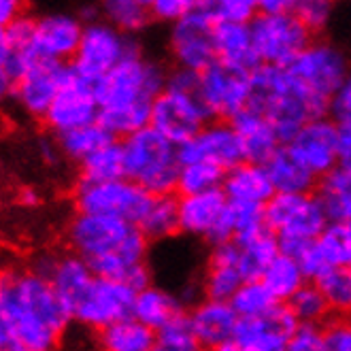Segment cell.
<instances>
[{
    "instance_id": "obj_1",
    "label": "cell",
    "mask_w": 351,
    "mask_h": 351,
    "mask_svg": "<svg viewBox=\"0 0 351 351\" xmlns=\"http://www.w3.org/2000/svg\"><path fill=\"white\" fill-rule=\"evenodd\" d=\"M169 73L171 69L143 53V49L128 56L96 84L100 102L98 123L115 141H126L149 128L154 100L167 90Z\"/></svg>"
},
{
    "instance_id": "obj_2",
    "label": "cell",
    "mask_w": 351,
    "mask_h": 351,
    "mask_svg": "<svg viewBox=\"0 0 351 351\" xmlns=\"http://www.w3.org/2000/svg\"><path fill=\"white\" fill-rule=\"evenodd\" d=\"M64 243L90 264L96 277L113 281H123L134 266L145 264L152 250L136 223L77 211L64 226Z\"/></svg>"
},
{
    "instance_id": "obj_3",
    "label": "cell",
    "mask_w": 351,
    "mask_h": 351,
    "mask_svg": "<svg viewBox=\"0 0 351 351\" xmlns=\"http://www.w3.org/2000/svg\"><path fill=\"white\" fill-rule=\"evenodd\" d=\"M250 107L273 123L281 145H290L308 121L328 117L330 102L300 86L283 66H258Z\"/></svg>"
},
{
    "instance_id": "obj_4",
    "label": "cell",
    "mask_w": 351,
    "mask_h": 351,
    "mask_svg": "<svg viewBox=\"0 0 351 351\" xmlns=\"http://www.w3.org/2000/svg\"><path fill=\"white\" fill-rule=\"evenodd\" d=\"M264 217L266 226L279 241V252L294 260H298L322 237L330 223L317 192L275 194L264 206Z\"/></svg>"
},
{
    "instance_id": "obj_5",
    "label": "cell",
    "mask_w": 351,
    "mask_h": 351,
    "mask_svg": "<svg viewBox=\"0 0 351 351\" xmlns=\"http://www.w3.org/2000/svg\"><path fill=\"white\" fill-rule=\"evenodd\" d=\"M126 156V179L152 196L175 194L181 171L179 147L152 126L121 141Z\"/></svg>"
},
{
    "instance_id": "obj_6",
    "label": "cell",
    "mask_w": 351,
    "mask_h": 351,
    "mask_svg": "<svg viewBox=\"0 0 351 351\" xmlns=\"http://www.w3.org/2000/svg\"><path fill=\"white\" fill-rule=\"evenodd\" d=\"M0 302L22 308L32 317L45 322L62 337L66 335L71 324H75L71 308L58 296L53 285L45 277L32 273L28 266L5 268L0 279Z\"/></svg>"
},
{
    "instance_id": "obj_7",
    "label": "cell",
    "mask_w": 351,
    "mask_h": 351,
    "mask_svg": "<svg viewBox=\"0 0 351 351\" xmlns=\"http://www.w3.org/2000/svg\"><path fill=\"white\" fill-rule=\"evenodd\" d=\"M136 51H141L138 38L126 36L113 28L107 19L100 17L86 24L84 38H81V45L71 62V69L77 77L96 86L117 64Z\"/></svg>"
},
{
    "instance_id": "obj_8",
    "label": "cell",
    "mask_w": 351,
    "mask_h": 351,
    "mask_svg": "<svg viewBox=\"0 0 351 351\" xmlns=\"http://www.w3.org/2000/svg\"><path fill=\"white\" fill-rule=\"evenodd\" d=\"M198 98L211 119L232 121L254 98V71L215 60L198 75Z\"/></svg>"
},
{
    "instance_id": "obj_9",
    "label": "cell",
    "mask_w": 351,
    "mask_h": 351,
    "mask_svg": "<svg viewBox=\"0 0 351 351\" xmlns=\"http://www.w3.org/2000/svg\"><path fill=\"white\" fill-rule=\"evenodd\" d=\"M152 194L130 179L117 181H84L75 179L71 188V202L77 213L111 215L136 223L145 211Z\"/></svg>"
},
{
    "instance_id": "obj_10",
    "label": "cell",
    "mask_w": 351,
    "mask_h": 351,
    "mask_svg": "<svg viewBox=\"0 0 351 351\" xmlns=\"http://www.w3.org/2000/svg\"><path fill=\"white\" fill-rule=\"evenodd\" d=\"M215 22L196 0V9L185 15L181 22L169 28L167 51L173 69L202 73L217 60L215 51Z\"/></svg>"
},
{
    "instance_id": "obj_11",
    "label": "cell",
    "mask_w": 351,
    "mask_h": 351,
    "mask_svg": "<svg viewBox=\"0 0 351 351\" xmlns=\"http://www.w3.org/2000/svg\"><path fill=\"white\" fill-rule=\"evenodd\" d=\"M287 71L308 92L330 102L351 73V60L337 43L322 36L313 38Z\"/></svg>"
},
{
    "instance_id": "obj_12",
    "label": "cell",
    "mask_w": 351,
    "mask_h": 351,
    "mask_svg": "<svg viewBox=\"0 0 351 351\" xmlns=\"http://www.w3.org/2000/svg\"><path fill=\"white\" fill-rule=\"evenodd\" d=\"M252 34L260 66L287 69L313 40L311 32L300 24L294 13H260L252 24Z\"/></svg>"
},
{
    "instance_id": "obj_13",
    "label": "cell",
    "mask_w": 351,
    "mask_h": 351,
    "mask_svg": "<svg viewBox=\"0 0 351 351\" xmlns=\"http://www.w3.org/2000/svg\"><path fill=\"white\" fill-rule=\"evenodd\" d=\"M179 232L204 241L209 247L234 241L230 202L221 190L179 196Z\"/></svg>"
},
{
    "instance_id": "obj_14",
    "label": "cell",
    "mask_w": 351,
    "mask_h": 351,
    "mask_svg": "<svg viewBox=\"0 0 351 351\" xmlns=\"http://www.w3.org/2000/svg\"><path fill=\"white\" fill-rule=\"evenodd\" d=\"M209 121L213 119L198 98V92L167 86V90L154 100L149 126L181 147L192 141Z\"/></svg>"
},
{
    "instance_id": "obj_15",
    "label": "cell",
    "mask_w": 351,
    "mask_h": 351,
    "mask_svg": "<svg viewBox=\"0 0 351 351\" xmlns=\"http://www.w3.org/2000/svg\"><path fill=\"white\" fill-rule=\"evenodd\" d=\"M71 75H73L71 64L38 58L22 75V79L11 88L7 98L26 119L40 123L45 119L58 92L64 88Z\"/></svg>"
},
{
    "instance_id": "obj_16",
    "label": "cell",
    "mask_w": 351,
    "mask_h": 351,
    "mask_svg": "<svg viewBox=\"0 0 351 351\" xmlns=\"http://www.w3.org/2000/svg\"><path fill=\"white\" fill-rule=\"evenodd\" d=\"M26 266L53 285V290L71 308V313L96 279L90 264L66 247L64 250H38L28 258Z\"/></svg>"
},
{
    "instance_id": "obj_17",
    "label": "cell",
    "mask_w": 351,
    "mask_h": 351,
    "mask_svg": "<svg viewBox=\"0 0 351 351\" xmlns=\"http://www.w3.org/2000/svg\"><path fill=\"white\" fill-rule=\"evenodd\" d=\"M136 292L123 281L96 277L86 296L73 308V322L90 332H100L115 322L132 317Z\"/></svg>"
},
{
    "instance_id": "obj_18",
    "label": "cell",
    "mask_w": 351,
    "mask_h": 351,
    "mask_svg": "<svg viewBox=\"0 0 351 351\" xmlns=\"http://www.w3.org/2000/svg\"><path fill=\"white\" fill-rule=\"evenodd\" d=\"M98 119H100V102H98L96 86L73 73L64 88L58 92L45 119L40 121V126L45 128L49 136L58 138L66 132L98 123Z\"/></svg>"
},
{
    "instance_id": "obj_19",
    "label": "cell",
    "mask_w": 351,
    "mask_h": 351,
    "mask_svg": "<svg viewBox=\"0 0 351 351\" xmlns=\"http://www.w3.org/2000/svg\"><path fill=\"white\" fill-rule=\"evenodd\" d=\"M86 22L77 11L53 9L34 15V40L38 58L71 64L81 38H84Z\"/></svg>"
},
{
    "instance_id": "obj_20",
    "label": "cell",
    "mask_w": 351,
    "mask_h": 351,
    "mask_svg": "<svg viewBox=\"0 0 351 351\" xmlns=\"http://www.w3.org/2000/svg\"><path fill=\"white\" fill-rule=\"evenodd\" d=\"M179 160L181 164L211 162L228 173L245 162V156L232 121L213 119L192 141L179 147Z\"/></svg>"
},
{
    "instance_id": "obj_21",
    "label": "cell",
    "mask_w": 351,
    "mask_h": 351,
    "mask_svg": "<svg viewBox=\"0 0 351 351\" xmlns=\"http://www.w3.org/2000/svg\"><path fill=\"white\" fill-rule=\"evenodd\" d=\"M287 147L300 158V162L317 179H324L341 167L337 121L330 115L308 121Z\"/></svg>"
},
{
    "instance_id": "obj_22",
    "label": "cell",
    "mask_w": 351,
    "mask_h": 351,
    "mask_svg": "<svg viewBox=\"0 0 351 351\" xmlns=\"http://www.w3.org/2000/svg\"><path fill=\"white\" fill-rule=\"evenodd\" d=\"M62 335L45 322L13 304L0 302V349L3 351H58Z\"/></svg>"
},
{
    "instance_id": "obj_23",
    "label": "cell",
    "mask_w": 351,
    "mask_h": 351,
    "mask_svg": "<svg viewBox=\"0 0 351 351\" xmlns=\"http://www.w3.org/2000/svg\"><path fill=\"white\" fill-rule=\"evenodd\" d=\"M298 324L292 308L279 302L262 317L241 319L232 343L239 351H287L290 335Z\"/></svg>"
},
{
    "instance_id": "obj_24",
    "label": "cell",
    "mask_w": 351,
    "mask_h": 351,
    "mask_svg": "<svg viewBox=\"0 0 351 351\" xmlns=\"http://www.w3.org/2000/svg\"><path fill=\"white\" fill-rule=\"evenodd\" d=\"M38 60L34 40V15L0 28V88L7 96L22 75Z\"/></svg>"
},
{
    "instance_id": "obj_25",
    "label": "cell",
    "mask_w": 351,
    "mask_h": 351,
    "mask_svg": "<svg viewBox=\"0 0 351 351\" xmlns=\"http://www.w3.org/2000/svg\"><path fill=\"white\" fill-rule=\"evenodd\" d=\"M200 292L202 298L230 302L245 283V275L241 268V252L234 241L209 247L202 275H200Z\"/></svg>"
},
{
    "instance_id": "obj_26",
    "label": "cell",
    "mask_w": 351,
    "mask_h": 351,
    "mask_svg": "<svg viewBox=\"0 0 351 351\" xmlns=\"http://www.w3.org/2000/svg\"><path fill=\"white\" fill-rule=\"evenodd\" d=\"M241 317L230 302L200 298L188 308V324L192 335L204 351H215L234 341Z\"/></svg>"
},
{
    "instance_id": "obj_27",
    "label": "cell",
    "mask_w": 351,
    "mask_h": 351,
    "mask_svg": "<svg viewBox=\"0 0 351 351\" xmlns=\"http://www.w3.org/2000/svg\"><path fill=\"white\" fill-rule=\"evenodd\" d=\"M188 315V304L183 298L162 285H149L145 290L136 292L132 317L152 328L154 332H162L181 317Z\"/></svg>"
},
{
    "instance_id": "obj_28",
    "label": "cell",
    "mask_w": 351,
    "mask_h": 351,
    "mask_svg": "<svg viewBox=\"0 0 351 351\" xmlns=\"http://www.w3.org/2000/svg\"><path fill=\"white\" fill-rule=\"evenodd\" d=\"M221 192L232 204H256V206H266L277 194L264 164H252V162H243L226 173Z\"/></svg>"
},
{
    "instance_id": "obj_29",
    "label": "cell",
    "mask_w": 351,
    "mask_h": 351,
    "mask_svg": "<svg viewBox=\"0 0 351 351\" xmlns=\"http://www.w3.org/2000/svg\"><path fill=\"white\" fill-rule=\"evenodd\" d=\"M232 126L239 134L245 162L266 164L277 154L279 147H283L273 123L252 107L245 109L239 117H234Z\"/></svg>"
},
{
    "instance_id": "obj_30",
    "label": "cell",
    "mask_w": 351,
    "mask_h": 351,
    "mask_svg": "<svg viewBox=\"0 0 351 351\" xmlns=\"http://www.w3.org/2000/svg\"><path fill=\"white\" fill-rule=\"evenodd\" d=\"M268 177H271L277 194H313L317 192L319 179L308 171L300 158L287 147H279L277 154L266 164Z\"/></svg>"
},
{
    "instance_id": "obj_31",
    "label": "cell",
    "mask_w": 351,
    "mask_h": 351,
    "mask_svg": "<svg viewBox=\"0 0 351 351\" xmlns=\"http://www.w3.org/2000/svg\"><path fill=\"white\" fill-rule=\"evenodd\" d=\"M136 226L149 243H164L179 237V196H152Z\"/></svg>"
},
{
    "instance_id": "obj_32",
    "label": "cell",
    "mask_w": 351,
    "mask_h": 351,
    "mask_svg": "<svg viewBox=\"0 0 351 351\" xmlns=\"http://www.w3.org/2000/svg\"><path fill=\"white\" fill-rule=\"evenodd\" d=\"M215 51L217 60L228 62V64L256 71L260 66L252 26L241 24H217L215 26Z\"/></svg>"
},
{
    "instance_id": "obj_33",
    "label": "cell",
    "mask_w": 351,
    "mask_h": 351,
    "mask_svg": "<svg viewBox=\"0 0 351 351\" xmlns=\"http://www.w3.org/2000/svg\"><path fill=\"white\" fill-rule=\"evenodd\" d=\"M94 337L98 351H154L158 341V332L134 317L115 322Z\"/></svg>"
},
{
    "instance_id": "obj_34",
    "label": "cell",
    "mask_w": 351,
    "mask_h": 351,
    "mask_svg": "<svg viewBox=\"0 0 351 351\" xmlns=\"http://www.w3.org/2000/svg\"><path fill=\"white\" fill-rule=\"evenodd\" d=\"M234 243L239 245V252H241V268H243L245 281L262 279L266 268L281 254L279 241L271 228H264L252 237L234 241Z\"/></svg>"
},
{
    "instance_id": "obj_35",
    "label": "cell",
    "mask_w": 351,
    "mask_h": 351,
    "mask_svg": "<svg viewBox=\"0 0 351 351\" xmlns=\"http://www.w3.org/2000/svg\"><path fill=\"white\" fill-rule=\"evenodd\" d=\"M102 19L123 32L126 36L138 38L154 22L149 13V0H105L100 5Z\"/></svg>"
},
{
    "instance_id": "obj_36",
    "label": "cell",
    "mask_w": 351,
    "mask_h": 351,
    "mask_svg": "<svg viewBox=\"0 0 351 351\" xmlns=\"http://www.w3.org/2000/svg\"><path fill=\"white\" fill-rule=\"evenodd\" d=\"M262 283L268 287V292L275 296L277 302L287 304L290 298L308 283V279L302 271V266L298 264V260L285 254H279L271 262V266L266 268V273L262 275Z\"/></svg>"
},
{
    "instance_id": "obj_37",
    "label": "cell",
    "mask_w": 351,
    "mask_h": 351,
    "mask_svg": "<svg viewBox=\"0 0 351 351\" xmlns=\"http://www.w3.org/2000/svg\"><path fill=\"white\" fill-rule=\"evenodd\" d=\"M111 141H115L100 123H92V126L79 128L73 132H66L56 138L60 154L66 162L73 164H84L90 156H94L96 152H100L105 145H109Z\"/></svg>"
},
{
    "instance_id": "obj_38",
    "label": "cell",
    "mask_w": 351,
    "mask_h": 351,
    "mask_svg": "<svg viewBox=\"0 0 351 351\" xmlns=\"http://www.w3.org/2000/svg\"><path fill=\"white\" fill-rule=\"evenodd\" d=\"M317 196L324 204L330 221L351 223V173L341 167L319 179Z\"/></svg>"
},
{
    "instance_id": "obj_39",
    "label": "cell",
    "mask_w": 351,
    "mask_h": 351,
    "mask_svg": "<svg viewBox=\"0 0 351 351\" xmlns=\"http://www.w3.org/2000/svg\"><path fill=\"white\" fill-rule=\"evenodd\" d=\"M77 179L84 181H117L126 179V156H123L121 141H111L100 152L90 156L84 164H79Z\"/></svg>"
},
{
    "instance_id": "obj_40",
    "label": "cell",
    "mask_w": 351,
    "mask_h": 351,
    "mask_svg": "<svg viewBox=\"0 0 351 351\" xmlns=\"http://www.w3.org/2000/svg\"><path fill=\"white\" fill-rule=\"evenodd\" d=\"M226 171L211 162H188L181 164L177 179V196H196L221 190Z\"/></svg>"
},
{
    "instance_id": "obj_41",
    "label": "cell",
    "mask_w": 351,
    "mask_h": 351,
    "mask_svg": "<svg viewBox=\"0 0 351 351\" xmlns=\"http://www.w3.org/2000/svg\"><path fill=\"white\" fill-rule=\"evenodd\" d=\"M315 285L328 302L330 315L351 317V268H330Z\"/></svg>"
},
{
    "instance_id": "obj_42",
    "label": "cell",
    "mask_w": 351,
    "mask_h": 351,
    "mask_svg": "<svg viewBox=\"0 0 351 351\" xmlns=\"http://www.w3.org/2000/svg\"><path fill=\"white\" fill-rule=\"evenodd\" d=\"M330 268H351V223L330 221L315 241Z\"/></svg>"
},
{
    "instance_id": "obj_43",
    "label": "cell",
    "mask_w": 351,
    "mask_h": 351,
    "mask_svg": "<svg viewBox=\"0 0 351 351\" xmlns=\"http://www.w3.org/2000/svg\"><path fill=\"white\" fill-rule=\"evenodd\" d=\"M230 304L241 319H254L271 313L279 302L268 292V287L262 283V279H256V281H245L239 287V292L232 296Z\"/></svg>"
},
{
    "instance_id": "obj_44",
    "label": "cell",
    "mask_w": 351,
    "mask_h": 351,
    "mask_svg": "<svg viewBox=\"0 0 351 351\" xmlns=\"http://www.w3.org/2000/svg\"><path fill=\"white\" fill-rule=\"evenodd\" d=\"M200 3L215 24L252 26L260 15L258 0H200Z\"/></svg>"
},
{
    "instance_id": "obj_45",
    "label": "cell",
    "mask_w": 351,
    "mask_h": 351,
    "mask_svg": "<svg viewBox=\"0 0 351 351\" xmlns=\"http://www.w3.org/2000/svg\"><path fill=\"white\" fill-rule=\"evenodd\" d=\"M287 306L292 308V313L296 315V319L300 324H326L330 317V308L328 302L324 298V294L319 292V287L315 283L308 281L300 292H296Z\"/></svg>"
},
{
    "instance_id": "obj_46",
    "label": "cell",
    "mask_w": 351,
    "mask_h": 351,
    "mask_svg": "<svg viewBox=\"0 0 351 351\" xmlns=\"http://www.w3.org/2000/svg\"><path fill=\"white\" fill-rule=\"evenodd\" d=\"M292 13L311 32L313 38H322L335 19V3H330V0H294Z\"/></svg>"
},
{
    "instance_id": "obj_47",
    "label": "cell",
    "mask_w": 351,
    "mask_h": 351,
    "mask_svg": "<svg viewBox=\"0 0 351 351\" xmlns=\"http://www.w3.org/2000/svg\"><path fill=\"white\" fill-rule=\"evenodd\" d=\"M154 351H204L192 335V328L188 324V315L162 330L158 335Z\"/></svg>"
},
{
    "instance_id": "obj_48",
    "label": "cell",
    "mask_w": 351,
    "mask_h": 351,
    "mask_svg": "<svg viewBox=\"0 0 351 351\" xmlns=\"http://www.w3.org/2000/svg\"><path fill=\"white\" fill-rule=\"evenodd\" d=\"M230 215H232V223H234V241L247 239V237L268 228L266 217H264V206L230 202Z\"/></svg>"
},
{
    "instance_id": "obj_49",
    "label": "cell",
    "mask_w": 351,
    "mask_h": 351,
    "mask_svg": "<svg viewBox=\"0 0 351 351\" xmlns=\"http://www.w3.org/2000/svg\"><path fill=\"white\" fill-rule=\"evenodd\" d=\"M196 9V0H149L152 19L158 24L175 26Z\"/></svg>"
},
{
    "instance_id": "obj_50",
    "label": "cell",
    "mask_w": 351,
    "mask_h": 351,
    "mask_svg": "<svg viewBox=\"0 0 351 351\" xmlns=\"http://www.w3.org/2000/svg\"><path fill=\"white\" fill-rule=\"evenodd\" d=\"M324 351H351V317H330L324 324Z\"/></svg>"
},
{
    "instance_id": "obj_51",
    "label": "cell",
    "mask_w": 351,
    "mask_h": 351,
    "mask_svg": "<svg viewBox=\"0 0 351 351\" xmlns=\"http://www.w3.org/2000/svg\"><path fill=\"white\" fill-rule=\"evenodd\" d=\"M287 351H324V324H298Z\"/></svg>"
},
{
    "instance_id": "obj_52",
    "label": "cell",
    "mask_w": 351,
    "mask_h": 351,
    "mask_svg": "<svg viewBox=\"0 0 351 351\" xmlns=\"http://www.w3.org/2000/svg\"><path fill=\"white\" fill-rule=\"evenodd\" d=\"M328 115L335 121H351V73L343 81V86L337 90L332 100H330Z\"/></svg>"
},
{
    "instance_id": "obj_53",
    "label": "cell",
    "mask_w": 351,
    "mask_h": 351,
    "mask_svg": "<svg viewBox=\"0 0 351 351\" xmlns=\"http://www.w3.org/2000/svg\"><path fill=\"white\" fill-rule=\"evenodd\" d=\"M36 154H38L40 162L47 164V167H58V164L64 160V158H62V154H60V147H58L56 138L49 136V134L40 136L36 141Z\"/></svg>"
},
{
    "instance_id": "obj_54",
    "label": "cell",
    "mask_w": 351,
    "mask_h": 351,
    "mask_svg": "<svg viewBox=\"0 0 351 351\" xmlns=\"http://www.w3.org/2000/svg\"><path fill=\"white\" fill-rule=\"evenodd\" d=\"M28 15V9L19 0H0V28H7L15 24L17 19Z\"/></svg>"
},
{
    "instance_id": "obj_55",
    "label": "cell",
    "mask_w": 351,
    "mask_h": 351,
    "mask_svg": "<svg viewBox=\"0 0 351 351\" xmlns=\"http://www.w3.org/2000/svg\"><path fill=\"white\" fill-rule=\"evenodd\" d=\"M258 9L262 15H283L292 13L294 0H258Z\"/></svg>"
},
{
    "instance_id": "obj_56",
    "label": "cell",
    "mask_w": 351,
    "mask_h": 351,
    "mask_svg": "<svg viewBox=\"0 0 351 351\" xmlns=\"http://www.w3.org/2000/svg\"><path fill=\"white\" fill-rule=\"evenodd\" d=\"M15 198H17V204H22L24 209H36V206L43 204V194H40L34 185H24Z\"/></svg>"
},
{
    "instance_id": "obj_57",
    "label": "cell",
    "mask_w": 351,
    "mask_h": 351,
    "mask_svg": "<svg viewBox=\"0 0 351 351\" xmlns=\"http://www.w3.org/2000/svg\"><path fill=\"white\" fill-rule=\"evenodd\" d=\"M337 134H339L341 156L351 152V121H337Z\"/></svg>"
},
{
    "instance_id": "obj_58",
    "label": "cell",
    "mask_w": 351,
    "mask_h": 351,
    "mask_svg": "<svg viewBox=\"0 0 351 351\" xmlns=\"http://www.w3.org/2000/svg\"><path fill=\"white\" fill-rule=\"evenodd\" d=\"M341 169L347 171V173H351V152H347V154L341 156Z\"/></svg>"
},
{
    "instance_id": "obj_59",
    "label": "cell",
    "mask_w": 351,
    "mask_h": 351,
    "mask_svg": "<svg viewBox=\"0 0 351 351\" xmlns=\"http://www.w3.org/2000/svg\"><path fill=\"white\" fill-rule=\"evenodd\" d=\"M215 351H239V349H237L234 343H230V345H223V347H219V349H215Z\"/></svg>"
}]
</instances>
